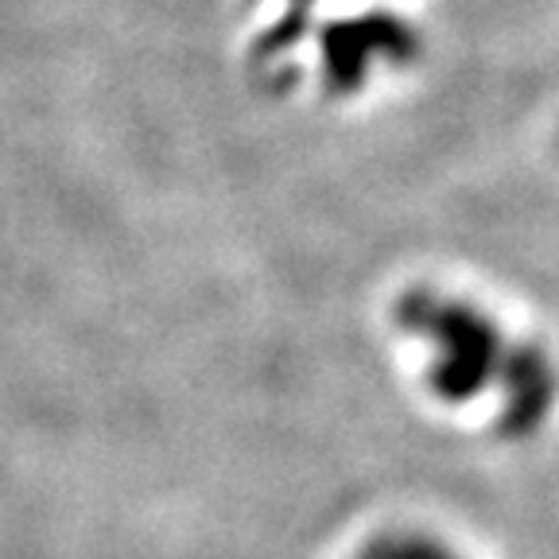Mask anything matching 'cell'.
I'll use <instances>...</instances> for the list:
<instances>
[{"mask_svg":"<svg viewBox=\"0 0 559 559\" xmlns=\"http://www.w3.org/2000/svg\"><path fill=\"white\" fill-rule=\"evenodd\" d=\"M396 323L428 358V384L443 404L501 396V428L533 431L556 401V369L536 346H521L478 304L416 288L396 304Z\"/></svg>","mask_w":559,"mask_h":559,"instance_id":"6da1fadb","label":"cell"}]
</instances>
